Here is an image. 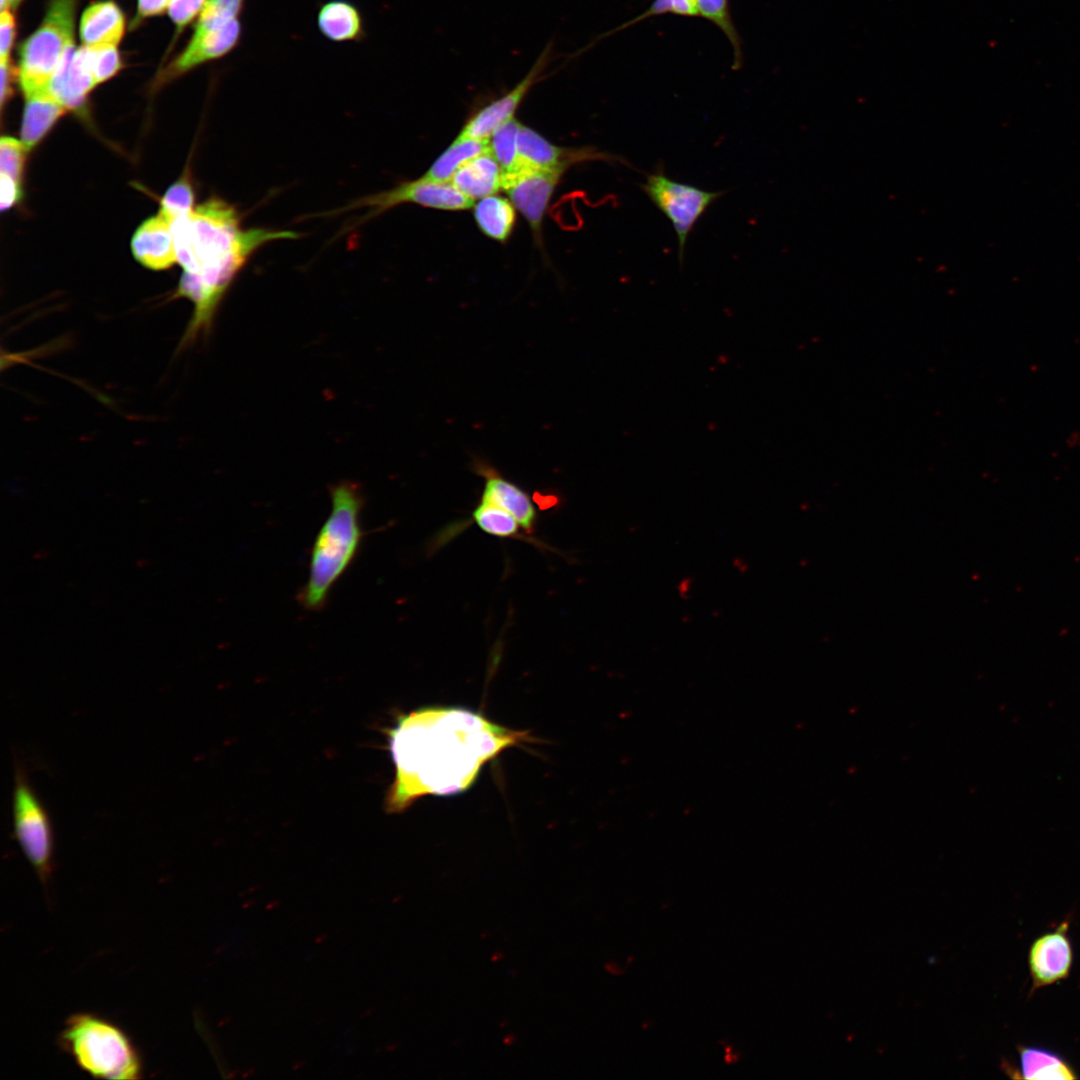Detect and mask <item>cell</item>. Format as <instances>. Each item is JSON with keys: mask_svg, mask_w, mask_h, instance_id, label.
<instances>
[{"mask_svg": "<svg viewBox=\"0 0 1080 1080\" xmlns=\"http://www.w3.org/2000/svg\"><path fill=\"white\" fill-rule=\"evenodd\" d=\"M504 958H505V953H504L503 950H500V949H497V950L493 951L492 954L490 955V961L493 962V963L501 962V961L504 960Z\"/></svg>", "mask_w": 1080, "mask_h": 1080, "instance_id": "obj_37", "label": "cell"}, {"mask_svg": "<svg viewBox=\"0 0 1080 1080\" xmlns=\"http://www.w3.org/2000/svg\"><path fill=\"white\" fill-rule=\"evenodd\" d=\"M244 0H207L193 35L217 30L238 19Z\"/></svg>", "mask_w": 1080, "mask_h": 1080, "instance_id": "obj_27", "label": "cell"}, {"mask_svg": "<svg viewBox=\"0 0 1080 1080\" xmlns=\"http://www.w3.org/2000/svg\"><path fill=\"white\" fill-rule=\"evenodd\" d=\"M117 46L95 48L93 75L96 85L114 76L121 68Z\"/></svg>", "mask_w": 1080, "mask_h": 1080, "instance_id": "obj_30", "label": "cell"}, {"mask_svg": "<svg viewBox=\"0 0 1080 1080\" xmlns=\"http://www.w3.org/2000/svg\"><path fill=\"white\" fill-rule=\"evenodd\" d=\"M509 974L511 977H516L518 976V971L516 969H512Z\"/></svg>", "mask_w": 1080, "mask_h": 1080, "instance_id": "obj_41", "label": "cell"}, {"mask_svg": "<svg viewBox=\"0 0 1080 1080\" xmlns=\"http://www.w3.org/2000/svg\"><path fill=\"white\" fill-rule=\"evenodd\" d=\"M317 23L320 32L336 42L356 40L362 33L360 12L345 0L325 3L318 13Z\"/></svg>", "mask_w": 1080, "mask_h": 1080, "instance_id": "obj_22", "label": "cell"}, {"mask_svg": "<svg viewBox=\"0 0 1080 1080\" xmlns=\"http://www.w3.org/2000/svg\"><path fill=\"white\" fill-rule=\"evenodd\" d=\"M27 151L22 141L3 136L0 141V173H5L21 183Z\"/></svg>", "mask_w": 1080, "mask_h": 1080, "instance_id": "obj_29", "label": "cell"}, {"mask_svg": "<svg viewBox=\"0 0 1080 1080\" xmlns=\"http://www.w3.org/2000/svg\"><path fill=\"white\" fill-rule=\"evenodd\" d=\"M135 259L145 267L163 270L177 262L171 223L159 213L143 222L131 239Z\"/></svg>", "mask_w": 1080, "mask_h": 1080, "instance_id": "obj_15", "label": "cell"}, {"mask_svg": "<svg viewBox=\"0 0 1080 1080\" xmlns=\"http://www.w3.org/2000/svg\"><path fill=\"white\" fill-rule=\"evenodd\" d=\"M491 935H492V932H491L490 930H488V929H485V930H483V931H482V932L480 933V938H481V939H487V938H489V937H490Z\"/></svg>", "mask_w": 1080, "mask_h": 1080, "instance_id": "obj_39", "label": "cell"}, {"mask_svg": "<svg viewBox=\"0 0 1080 1080\" xmlns=\"http://www.w3.org/2000/svg\"><path fill=\"white\" fill-rule=\"evenodd\" d=\"M503 171L490 149L464 163L450 182L473 201L495 195L501 188Z\"/></svg>", "mask_w": 1080, "mask_h": 1080, "instance_id": "obj_17", "label": "cell"}, {"mask_svg": "<svg viewBox=\"0 0 1080 1080\" xmlns=\"http://www.w3.org/2000/svg\"><path fill=\"white\" fill-rule=\"evenodd\" d=\"M1067 923L1038 937L1028 954L1033 990L1065 979L1071 970L1073 952Z\"/></svg>", "mask_w": 1080, "mask_h": 1080, "instance_id": "obj_13", "label": "cell"}, {"mask_svg": "<svg viewBox=\"0 0 1080 1080\" xmlns=\"http://www.w3.org/2000/svg\"><path fill=\"white\" fill-rule=\"evenodd\" d=\"M21 183L11 176L0 173V208L2 211L11 208L22 196Z\"/></svg>", "mask_w": 1080, "mask_h": 1080, "instance_id": "obj_33", "label": "cell"}, {"mask_svg": "<svg viewBox=\"0 0 1080 1080\" xmlns=\"http://www.w3.org/2000/svg\"><path fill=\"white\" fill-rule=\"evenodd\" d=\"M21 141L29 151L67 110L49 90L25 95Z\"/></svg>", "mask_w": 1080, "mask_h": 1080, "instance_id": "obj_19", "label": "cell"}, {"mask_svg": "<svg viewBox=\"0 0 1080 1080\" xmlns=\"http://www.w3.org/2000/svg\"><path fill=\"white\" fill-rule=\"evenodd\" d=\"M21 1L22 0H1V10H6V6H11L12 8L16 9V7L21 3Z\"/></svg>", "mask_w": 1080, "mask_h": 1080, "instance_id": "obj_38", "label": "cell"}, {"mask_svg": "<svg viewBox=\"0 0 1080 1080\" xmlns=\"http://www.w3.org/2000/svg\"><path fill=\"white\" fill-rule=\"evenodd\" d=\"M698 16L706 19L720 29L728 39L733 50V69L738 70L743 64L741 37L733 22L729 0H693Z\"/></svg>", "mask_w": 1080, "mask_h": 1080, "instance_id": "obj_24", "label": "cell"}, {"mask_svg": "<svg viewBox=\"0 0 1080 1080\" xmlns=\"http://www.w3.org/2000/svg\"><path fill=\"white\" fill-rule=\"evenodd\" d=\"M61 1047L85 1072L97 1078H140L139 1053L117 1025L90 1013L72 1015L59 1038Z\"/></svg>", "mask_w": 1080, "mask_h": 1080, "instance_id": "obj_4", "label": "cell"}, {"mask_svg": "<svg viewBox=\"0 0 1080 1080\" xmlns=\"http://www.w3.org/2000/svg\"><path fill=\"white\" fill-rule=\"evenodd\" d=\"M194 194L190 182L182 178L172 184L164 194L159 214L171 224L193 211Z\"/></svg>", "mask_w": 1080, "mask_h": 1080, "instance_id": "obj_28", "label": "cell"}, {"mask_svg": "<svg viewBox=\"0 0 1080 1080\" xmlns=\"http://www.w3.org/2000/svg\"><path fill=\"white\" fill-rule=\"evenodd\" d=\"M14 759L13 833L23 854L46 884L52 872L53 832L48 813L31 787L25 769Z\"/></svg>", "mask_w": 1080, "mask_h": 1080, "instance_id": "obj_6", "label": "cell"}, {"mask_svg": "<svg viewBox=\"0 0 1080 1080\" xmlns=\"http://www.w3.org/2000/svg\"><path fill=\"white\" fill-rule=\"evenodd\" d=\"M472 516L479 528L492 536L507 538L518 535L519 523L516 519L490 502L481 500Z\"/></svg>", "mask_w": 1080, "mask_h": 1080, "instance_id": "obj_26", "label": "cell"}, {"mask_svg": "<svg viewBox=\"0 0 1080 1080\" xmlns=\"http://www.w3.org/2000/svg\"><path fill=\"white\" fill-rule=\"evenodd\" d=\"M518 1041V1037L515 1033H507L502 1038V1043L505 1046H513Z\"/></svg>", "mask_w": 1080, "mask_h": 1080, "instance_id": "obj_36", "label": "cell"}, {"mask_svg": "<svg viewBox=\"0 0 1080 1080\" xmlns=\"http://www.w3.org/2000/svg\"><path fill=\"white\" fill-rule=\"evenodd\" d=\"M96 49L74 43L64 52L49 84L50 93L66 109H79L96 85L93 64Z\"/></svg>", "mask_w": 1080, "mask_h": 1080, "instance_id": "obj_12", "label": "cell"}, {"mask_svg": "<svg viewBox=\"0 0 1080 1080\" xmlns=\"http://www.w3.org/2000/svg\"><path fill=\"white\" fill-rule=\"evenodd\" d=\"M170 0H138V9L132 22L135 27L143 19L162 14L168 8Z\"/></svg>", "mask_w": 1080, "mask_h": 1080, "instance_id": "obj_34", "label": "cell"}, {"mask_svg": "<svg viewBox=\"0 0 1080 1080\" xmlns=\"http://www.w3.org/2000/svg\"><path fill=\"white\" fill-rule=\"evenodd\" d=\"M329 491L331 512L314 540L308 579L297 596L309 611L326 605L332 587L351 565L364 537L360 515L365 501L360 486L341 481Z\"/></svg>", "mask_w": 1080, "mask_h": 1080, "instance_id": "obj_3", "label": "cell"}, {"mask_svg": "<svg viewBox=\"0 0 1080 1080\" xmlns=\"http://www.w3.org/2000/svg\"><path fill=\"white\" fill-rule=\"evenodd\" d=\"M641 189L672 224L680 262L694 226L724 192L709 191L669 178L662 169L646 176Z\"/></svg>", "mask_w": 1080, "mask_h": 1080, "instance_id": "obj_7", "label": "cell"}, {"mask_svg": "<svg viewBox=\"0 0 1080 1080\" xmlns=\"http://www.w3.org/2000/svg\"><path fill=\"white\" fill-rule=\"evenodd\" d=\"M240 36L241 24L238 19L220 29L193 35L186 49L163 71L161 80H170L226 55L238 44Z\"/></svg>", "mask_w": 1080, "mask_h": 1080, "instance_id": "obj_14", "label": "cell"}, {"mask_svg": "<svg viewBox=\"0 0 1080 1080\" xmlns=\"http://www.w3.org/2000/svg\"><path fill=\"white\" fill-rule=\"evenodd\" d=\"M388 736L396 768L385 802L390 813L402 812L425 795L467 790L486 762L527 739L524 732L455 707H427L402 715Z\"/></svg>", "mask_w": 1080, "mask_h": 1080, "instance_id": "obj_1", "label": "cell"}, {"mask_svg": "<svg viewBox=\"0 0 1080 1080\" xmlns=\"http://www.w3.org/2000/svg\"><path fill=\"white\" fill-rule=\"evenodd\" d=\"M404 203L438 210L463 211L473 207L475 201L462 194L451 182L433 181L421 176L419 179L400 183L392 189L360 198L331 213L367 207L370 211L363 220H368Z\"/></svg>", "mask_w": 1080, "mask_h": 1080, "instance_id": "obj_8", "label": "cell"}, {"mask_svg": "<svg viewBox=\"0 0 1080 1080\" xmlns=\"http://www.w3.org/2000/svg\"><path fill=\"white\" fill-rule=\"evenodd\" d=\"M78 0H51L40 27L22 44L20 85L24 95L49 90L66 49L73 44Z\"/></svg>", "mask_w": 1080, "mask_h": 1080, "instance_id": "obj_5", "label": "cell"}, {"mask_svg": "<svg viewBox=\"0 0 1080 1080\" xmlns=\"http://www.w3.org/2000/svg\"><path fill=\"white\" fill-rule=\"evenodd\" d=\"M518 146L522 164L534 168L568 170L571 166L586 161L625 162L621 157L594 147L557 146L523 124L519 131Z\"/></svg>", "mask_w": 1080, "mask_h": 1080, "instance_id": "obj_11", "label": "cell"}, {"mask_svg": "<svg viewBox=\"0 0 1080 1080\" xmlns=\"http://www.w3.org/2000/svg\"><path fill=\"white\" fill-rule=\"evenodd\" d=\"M565 169H541L523 165L503 173L501 188L528 222L536 243H542L543 219Z\"/></svg>", "mask_w": 1080, "mask_h": 1080, "instance_id": "obj_9", "label": "cell"}, {"mask_svg": "<svg viewBox=\"0 0 1080 1080\" xmlns=\"http://www.w3.org/2000/svg\"><path fill=\"white\" fill-rule=\"evenodd\" d=\"M485 487L482 501L490 502L509 514L527 531L534 528L536 510L529 495L517 485L502 478L496 472L485 469Z\"/></svg>", "mask_w": 1080, "mask_h": 1080, "instance_id": "obj_18", "label": "cell"}, {"mask_svg": "<svg viewBox=\"0 0 1080 1080\" xmlns=\"http://www.w3.org/2000/svg\"><path fill=\"white\" fill-rule=\"evenodd\" d=\"M15 37V20L8 9L0 15V60L9 59Z\"/></svg>", "mask_w": 1080, "mask_h": 1080, "instance_id": "obj_32", "label": "cell"}, {"mask_svg": "<svg viewBox=\"0 0 1080 1080\" xmlns=\"http://www.w3.org/2000/svg\"><path fill=\"white\" fill-rule=\"evenodd\" d=\"M1019 1072L1025 1079L1071 1080L1078 1076L1071 1065L1054 1051L1036 1046L1019 1047Z\"/></svg>", "mask_w": 1080, "mask_h": 1080, "instance_id": "obj_20", "label": "cell"}, {"mask_svg": "<svg viewBox=\"0 0 1080 1080\" xmlns=\"http://www.w3.org/2000/svg\"><path fill=\"white\" fill-rule=\"evenodd\" d=\"M1 67V106L5 104V101L11 96L12 93V80L14 79V69L12 68L9 59L0 60Z\"/></svg>", "mask_w": 1080, "mask_h": 1080, "instance_id": "obj_35", "label": "cell"}, {"mask_svg": "<svg viewBox=\"0 0 1080 1080\" xmlns=\"http://www.w3.org/2000/svg\"><path fill=\"white\" fill-rule=\"evenodd\" d=\"M509 1024H510V1021H509L508 1019L504 1018V1019H502V1020H501V1021L499 1022V1028H500V1029H504V1028H506V1027H507V1026H508Z\"/></svg>", "mask_w": 1080, "mask_h": 1080, "instance_id": "obj_40", "label": "cell"}, {"mask_svg": "<svg viewBox=\"0 0 1080 1080\" xmlns=\"http://www.w3.org/2000/svg\"><path fill=\"white\" fill-rule=\"evenodd\" d=\"M551 53V46H546L526 75L512 89L474 112L464 123L457 137L489 139L500 126L513 120L526 95L543 79V74L552 58Z\"/></svg>", "mask_w": 1080, "mask_h": 1080, "instance_id": "obj_10", "label": "cell"}, {"mask_svg": "<svg viewBox=\"0 0 1080 1080\" xmlns=\"http://www.w3.org/2000/svg\"><path fill=\"white\" fill-rule=\"evenodd\" d=\"M473 214L481 232L501 243L508 240L516 222L513 203L496 195L480 199L473 206Z\"/></svg>", "mask_w": 1080, "mask_h": 1080, "instance_id": "obj_21", "label": "cell"}, {"mask_svg": "<svg viewBox=\"0 0 1080 1080\" xmlns=\"http://www.w3.org/2000/svg\"><path fill=\"white\" fill-rule=\"evenodd\" d=\"M521 123L515 118L500 126L489 138L490 151L503 173H510L523 166L518 138Z\"/></svg>", "mask_w": 1080, "mask_h": 1080, "instance_id": "obj_25", "label": "cell"}, {"mask_svg": "<svg viewBox=\"0 0 1080 1080\" xmlns=\"http://www.w3.org/2000/svg\"><path fill=\"white\" fill-rule=\"evenodd\" d=\"M177 262L183 267L178 295L195 304L188 337L206 331L232 280L264 244L295 239L293 231L243 229L231 205L209 199L172 224Z\"/></svg>", "mask_w": 1080, "mask_h": 1080, "instance_id": "obj_2", "label": "cell"}, {"mask_svg": "<svg viewBox=\"0 0 1080 1080\" xmlns=\"http://www.w3.org/2000/svg\"><path fill=\"white\" fill-rule=\"evenodd\" d=\"M489 149V139L456 137L422 176L433 181L450 182L455 172L464 163Z\"/></svg>", "mask_w": 1080, "mask_h": 1080, "instance_id": "obj_23", "label": "cell"}, {"mask_svg": "<svg viewBox=\"0 0 1080 1080\" xmlns=\"http://www.w3.org/2000/svg\"><path fill=\"white\" fill-rule=\"evenodd\" d=\"M125 30V18L113 1H99L88 6L81 17L80 37L85 46H117Z\"/></svg>", "mask_w": 1080, "mask_h": 1080, "instance_id": "obj_16", "label": "cell"}, {"mask_svg": "<svg viewBox=\"0 0 1080 1080\" xmlns=\"http://www.w3.org/2000/svg\"><path fill=\"white\" fill-rule=\"evenodd\" d=\"M206 2L207 0H170L168 13L178 33L201 13Z\"/></svg>", "mask_w": 1080, "mask_h": 1080, "instance_id": "obj_31", "label": "cell"}]
</instances>
